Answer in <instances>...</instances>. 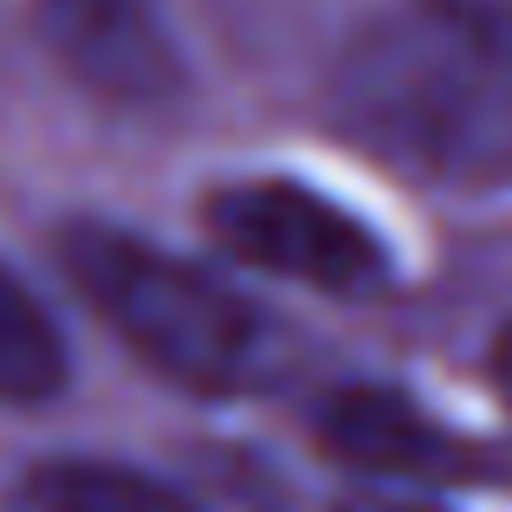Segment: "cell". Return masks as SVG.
<instances>
[{"mask_svg":"<svg viewBox=\"0 0 512 512\" xmlns=\"http://www.w3.org/2000/svg\"><path fill=\"white\" fill-rule=\"evenodd\" d=\"M493 376H500V389H506V402H512V325L500 331V344H493Z\"/></svg>","mask_w":512,"mask_h":512,"instance_id":"9","label":"cell"},{"mask_svg":"<svg viewBox=\"0 0 512 512\" xmlns=\"http://www.w3.org/2000/svg\"><path fill=\"white\" fill-rule=\"evenodd\" d=\"M33 26L65 78L117 111H163L188 91V65L150 0H33Z\"/></svg>","mask_w":512,"mask_h":512,"instance_id":"4","label":"cell"},{"mask_svg":"<svg viewBox=\"0 0 512 512\" xmlns=\"http://www.w3.org/2000/svg\"><path fill=\"white\" fill-rule=\"evenodd\" d=\"M331 124L448 195L512 188V0H389L331 65Z\"/></svg>","mask_w":512,"mask_h":512,"instance_id":"1","label":"cell"},{"mask_svg":"<svg viewBox=\"0 0 512 512\" xmlns=\"http://www.w3.org/2000/svg\"><path fill=\"white\" fill-rule=\"evenodd\" d=\"M201 227L227 260L260 266V273L292 279V286L331 292V299H363V292L389 286L383 234L370 221H357L344 201L318 195L305 182H286V175L208 188Z\"/></svg>","mask_w":512,"mask_h":512,"instance_id":"3","label":"cell"},{"mask_svg":"<svg viewBox=\"0 0 512 512\" xmlns=\"http://www.w3.org/2000/svg\"><path fill=\"white\" fill-rule=\"evenodd\" d=\"M59 266L156 376L195 396H234L273 370V325L195 260H175L111 221H72L59 234Z\"/></svg>","mask_w":512,"mask_h":512,"instance_id":"2","label":"cell"},{"mask_svg":"<svg viewBox=\"0 0 512 512\" xmlns=\"http://www.w3.org/2000/svg\"><path fill=\"white\" fill-rule=\"evenodd\" d=\"M7 512H201L169 480L137 474L117 461H46L20 474L7 493Z\"/></svg>","mask_w":512,"mask_h":512,"instance_id":"6","label":"cell"},{"mask_svg":"<svg viewBox=\"0 0 512 512\" xmlns=\"http://www.w3.org/2000/svg\"><path fill=\"white\" fill-rule=\"evenodd\" d=\"M338 512H435V506H415V500H389V493H363V500H344Z\"/></svg>","mask_w":512,"mask_h":512,"instance_id":"8","label":"cell"},{"mask_svg":"<svg viewBox=\"0 0 512 512\" xmlns=\"http://www.w3.org/2000/svg\"><path fill=\"white\" fill-rule=\"evenodd\" d=\"M318 435L325 448L350 467H370V474H396V480H474L487 474L480 448L467 435H454L448 422L409 402L402 389H338L318 415Z\"/></svg>","mask_w":512,"mask_h":512,"instance_id":"5","label":"cell"},{"mask_svg":"<svg viewBox=\"0 0 512 512\" xmlns=\"http://www.w3.org/2000/svg\"><path fill=\"white\" fill-rule=\"evenodd\" d=\"M65 376H72V363H65V338L52 312L0 266V402L39 409L65 389Z\"/></svg>","mask_w":512,"mask_h":512,"instance_id":"7","label":"cell"}]
</instances>
